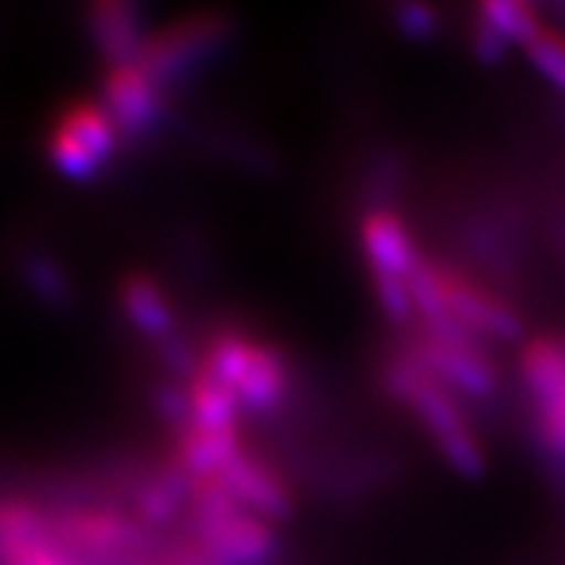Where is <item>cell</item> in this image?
Listing matches in <instances>:
<instances>
[{"mask_svg": "<svg viewBox=\"0 0 565 565\" xmlns=\"http://www.w3.org/2000/svg\"><path fill=\"white\" fill-rule=\"evenodd\" d=\"M75 534H78L82 543L93 545V548H116V545L125 543L127 525L116 516L96 513V516H78L75 520Z\"/></svg>", "mask_w": 565, "mask_h": 565, "instance_id": "cell-19", "label": "cell"}, {"mask_svg": "<svg viewBox=\"0 0 565 565\" xmlns=\"http://www.w3.org/2000/svg\"><path fill=\"white\" fill-rule=\"evenodd\" d=\"M0 565H73L67 554H61L50 536H38L26 543H15L0 551Z\"/></svg>", "mask_w": 565, "mask_h": 565, "instance_id": "cell-18", "label": "cell"}, {"mask_svg": "<svg viewBox=\"0 0 565 565\" xmlns=\"http://www.w3.org/2000/svg\"><path fill=\"white\" fill-rule=\"evenodd\" d=\"M102 105L121 136H141L162 119L164 87H159L136 61L107 67L102 78Z\"/></svg>", "mask_w": 565, "mask_h": 565, "instance_id": "cell-5", "label": "cell"}, {"mask_svg": "<svg viewBox=\"0 0 565 565\" xmlns=\"http://www.w3.org/2000/svg\"><path fill=\"white\" fill-rule=\"evenodd\" d=\"M30 280L46 300H64L67 298V280L61 277L53 263L38 260L30 266Z\"/></svg>", "mask_w": 565, "mask_h": 565, "instance_id": "cell-21", "label": "cell"}, {"mask_svg": "<svg viewBox=\"0 0 565 565\" xmlns=\"http://www.w3.org/2000/svg\"><path fill=\"white\" fill-rule=\"evenodd\" d=\"M395 26L409 41H427L439 26V15H436V9L424 7V3H407V7L395 9Z\"/></svg>", "mask_w": 565, "mask_h": 565, "instance_id": "cell-20", "label": "cell"}, {"mask_svg": "<svg viewBox=\"0 0 565 565\" xmlns=\"http://www.w3.org/2000/svg\"><path fill=\"white\" fill-rule=\"evenodd\" d=\"M361 246H364L370 268L390 271V275L409 277L422 263L416 237L409 234L407 223L393 211H370L361 220Z\"/></svg>", "mask_w": 565, "mask_h": 565, "instance_id": "cell-9", "label": "cell"}, {"mask_svg": "<svg viewBox=\"0 0 565 565\" xmlns=\"http://www.w3.org/2000/svg\"><path fill=\"white\" fill-rule=\"evenodd\" d=\"M387 387L402 404H407L422 427L430 433L439 454L461 477H482L484 450L468 416L461 413L459 398L436 375L424 370L409 352L393 358L387 366Z\"/></svg>", "mask_w": 565, "mask_h": 565, "instance_id": "cell-1", "label": "cell"}, {"mask_svg": "<svg viewBox=\"0 0 565 565\" xmlns=\"http://www.w3.org/2000/svg\"><path fill=\"white\" fill-rule=\"evenodd\" d=\"M479 18H482L493 32L505 38L508 44L525 46L536 32L543 30L545 23L540 21L536 9L529 3H520V0H491L479 9Z\"/></svg>", "mask_w": 565, "mask_h": 565, "instance_id": "cell-14", "label": "cell"}, {"mask_svg": "<svg viewBox=\"0 0 565 565\" xmlns=\"http://www.w3.org/2000/svg\"><path fill=\"white\" fill-rule=\"evenodd\" d=\"M470 41H473V50H477V55L484 64H497V61H502V55H505L508 46H511L505 38L499 35V32H493L482 18L473 23V38H470Z\"/></svg>", "mask_w": 565, "mask_h": 565, "instance_id": "cell-22", "label": "cell"}, {"mask_svg": "<svg viewBox=\"0 0 565 565\" xmlns=\"http://www.w3.org/2000/svg\"><path fill=\"white\" fill-rule=\"evenodd\" d=\"M289 361L282 358V352L277 350V347L254 338L246 370H243L239 381L234 384V393H237L243 409H252V413H271V409L280 407L282 398L289 395Z\"/></svg>", "mask_w": 565, "mask_h": 565, "instance_id": "cell-10", "label": "cell"}, {"mask_svg": "<svg viewBox=\"0 0 565 565\" xmlns=\"http://www.w3.org/2000/svg\"><path fill=\"white\" fill-rule=\"evenodd\" d=\"M119 127L102 102H70L46 136V157L61 177L89 182L102 173L119 148Z\"/></svg>", "mask_w": 565, "mask_h": 565, "instance_id": "cell-2", "label": "cell"}, {"mask_svg": "<svg viewBox=\"0 0 565 565\" xmlns=\"http://www.w3.org/2000/svg\"><path fill=\"white\" fill-rule=\"evenodd\" d=\"M239 450L243 441L237 430H202L188 424L179 439V470H185L191 482L216 479Z\"/></svg>", "mask_w": 565, "mask_h": 565, "instance_id": "cell-12", "label": "cell"}, {"mask_svg": "<svg viewBox=\"0 0 565 565\" xmlns=\"http://www.w3.org/2000/svg\"><path fill=\"white\" fill-rule=\"evenodd\" d=\"M119 303L125 318L150 341H164L177 327V315H173V303L168 298L162 282L157 277L136 271L127 275L119 286Z\"/></svg>", "mask_w": 565, "mask_h": 565, "instance_id": "cell-11", "label": "cell"}, {"mask_svg": "<svg viewBox=\"0 0 565 565\" xmlns=\"http://www.w3.org/2000/svg\"><path fill=\"white\" fill-rule=\"evenodd\" d=\"M370 282H372V291H375V300H379L381 306V312L387 315L393 323H398V327L416 323L418 318L416 300H413L407 277L370 268Z\"/></svg>", "mask_w": 565, "mask_h": 565, "instance_id": "cell-15", "label": "cell"}, {"mask_svg": "<svg viewBox=\"0 0 565 565\" xmlns=\"http://www.w3.org/2000/svg\"><path fill=\"white\" fill-rule=\"evenodd\" d=\"M216 479L228 488L239 505L263 520H286L295 508L289 484L282 482L280 473L266 459L248 450H239Z\"/></svg>", "mask_w": 565, "mask_h": 565, "instance_id": "cell-6", "label": "cell"}, {"mask_svg": "<svg viewBox=\"0 0 565 565\" xmlns=\"http://www.w3.org/2000/svg\"><path fill=\"white\" fill-rule=\"evenodd\" d=\"M231 30L234 23L223 12H194V15L179 18L148 32L136 64L159 87H168L179 82L188 70H194L209 55H214L220 46L228 44Z\"/></svg>", "mask_w": 565, "mask_h": 565, "instance_id": "cell-3", "label": "cell"}, {"mask_svg": "<svg viewBox=\"0 0 565 565\" xmlns=\"http://www.w3.org/2000/svg\"><path fill=\"white\" fill-rule=\"evenodd\" d=\"M87 30L89 41L96 50L107 58L110 67L119 64H134L139 58L141 46H145V18L136 3L127 0H102L93 3L87 12Z\"/></svg>", "mask_w": 565, "mask_h": 565, "instance_id": "cell-8", "label": "cell"}, {"mask_svg": "<svg viewBox=\"0 0 565 565\" xmlns=\"http://www.w3.org/2000/svg\"><path fill=\"white\" fill-rule=\"evenodd\" d=\"M441 300H445L447 318H454L465 329L482 341H513L520 338L522 320L505 300L484 289L473 277H465L450 263L436 260Z\"/></svg>", "mask_w": 565, "mask_h": 565, "instance_id": "cell-4", "label": "cell"}, {"mask_svg": "<svg viewBox=\"0 0 565 565\" xmlns=\"http://www.w3.org/2000/svg\"><path fill=\"white\" fill-rule=\"evenodd\" d=\"M529 53L531 64L545 82L554 84L557 89L565 93V35L551 26H543L531 38L529 44L522 46Z\"/></svg>", "mask_w": 565, "mask_h": 565, "instance_id": "cell-16", "label": "cell"}, {"mask_svg": "<svg viewBox=\"0 0 565 565\" xmlns=\"http://www.w3.org/2000/svg\"><path fill=\"white\" fill-rule=\"evenodd\" d=\"M196 522L209 548L228 565H257L275 551V531L268 520L246 511L243 505Z\"/></svg>", "mask_w": 565, "mask_h": 565, "instance_id": "cell-7", "label": "cell"}, {"mask_svg": "<svg viewBox=\"0 0 565 565\" xmlns=\"http://www.w3.org/2000/svg\"><path fill=\"white\" fill-rule=\"evenodd\" d=\"M536 407V427L540 436L548 445V450L559 459H565V384L551 395L534 402Z\"/></svg>", "mask_w": 565, "mask_h": 565, "instance_id": "cell-17", "label": "cell"}, {"mask_svg": "<svg viewBox=\"0 0 565 565\" xmlns=\"http://www.w3.org/2000/svg\"><path fill=\"white\" fill-rule=\"evenodd\" d=\"M243 404L237 393L214 379L205 366L194 372L188 384V422L202 430H237V416Z\"/></svg>", "mask_w": 565, "mask_h": 565, "instance_id": "cell-13", "label": "cell"}]
</instances>
